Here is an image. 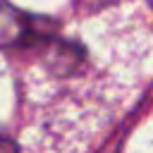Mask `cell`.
I'll return each mask as SVG.
<instances>
[{"label": "cell", "mask_w": 153, "mask_h": 153, "mask_svg": "<svg viewBox=\"0 0 153 153\" xmlns=\"http://www.w3.org/2000/svg\"><path fill=\"white\" fill-rule=\"evenodd\" d=\"M0 153H17V146L2 134H0Z\"/></svg>", "instance_id": "2"}, {"label": "cell", "mask_w": 153, "mask_h": 153, "mask_svg": "<svg viewBox=\"0 0 153 153\" xmlns=\"http://www.w3.org/2000/svg\"><path fill=\"white\" fill-rule=\"evenodd\" d=\"M38 36L36 17H29L0 0V45H24Z\"/></svg>", "instance_id": "1"}]
</instances>
